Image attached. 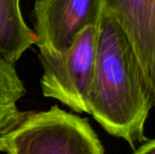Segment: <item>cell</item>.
Here are the masks:
<instances>
[{
	"label": "cell",
	"mask_w": 155,
	"mask_h": 154,
	"mask_svg": "<svg viewBox=\"0 0 155 154\" xmlns=\"http://www.w3.org/2000/svg\"><path fill=\"white\" fill-rule=\"evenodd\" d=\"M155 105L126 34L104 11L96 25V59L89 114L111 135L134 146L145 142V123Z\"/></svg>",
	"instance_id": "1"
},
{
	"label": "cell",
	"mask_w": 155,
	"mask_h": 154,
	"mask_svg": "<svg viewBox=\"0 0 155 154\" xmlns=\"http://www.w3.org/2000/svg\"><path fill=\"white\" fill-rule=\"evenodd\" d=\"M3 140L6 154H104L89 121L58 106L25 113Z\"/></svg>",
	"instance_id": "2"
},
{
	"label": "cell",
	"mask_w": 155,
	"mask_h": 154,
	"mask_svg": "<svg viewBox=\"0 0 155 154\" xmlns=\"http://www.w3.org/2000/svg\"><path fill=\"white\" fill-rule=\"evenodd\" d=\"M40 86L47 98L56 99L76 113H89L88 98L96 59V25L86 28L62 54L39 50Z\"/></svg>",
	"instance_id": "3"
},
{
	"label": "cell",
	"mask_w": 155,
	"mask_h": 154,
	"mask_svg": "<svg viewBox=\"0 0 155 154\" xmlns=\"http://www.w3.org/2000/svg\"><path fill=\"white\" fill-rule=\"evenodd\" d=\"M100 12V0H36L33 8L36 45L39 50L64 53L86 28L97 25Z\"/></svg>",
	"instance_id": "4"
},
{
	"label": "cell",
	"mask_w": 155,
	"mask_h": 154,
	"mask_svg": "<svg viewBox=\"0 0 155 154\" xmlns=\"http://www.w3.org/2000/svg\"><path fill=\"white\" fill-rule=\"evenodd\" d=\"M126 34L155 100V0H100Z\"/></svg>",
	"instance_id": "5"
},
{
	"label": "cell",
	"mask_w": 155,
	"mask_h": 154,
	"mask_svg": "<svg viewBox=\"0 0 155 154\" xmlns=\"http://www.w3.org/2000/svg\"><path fill=\"white\" fill-rule=\"evenodd\" d=\"M36 44V35L22 17L20 0H0V56L15 64Z\"/></svg>",
	"instance_id": "6"
},
{
	"label": "cell",
	"mask_w": 155,
	"mask_h": 154,
	"mask_svg": "<svg viewBox=\"0 0 155 154\" xmlns=\"http://www.w3.org/2000/svg\"><path fill=\"white\" fill-rule=\"evenodd\" d=\"M25 88L14 64L0 56V134L5 135L23 118L25 113L17 103L25 95Z\"/></svg>",
	"instance_id": "7"
},
{
	"label": "cell",
	"mask_w": 155,
	"mask_h": 154,
	"mask_svg": "<svg viewBox=\"0 0 155 154\" xmlns=\"http://www.w3.org/2000/svg\"><path fill=\"white\" fill-rule=\"evenodd\" d=\"M132 154H155V138L151 140H146V143H143Z\"/></svg>",
	"instance_id": "8"
},
{
	"label": "cell",
	"mask_w": 155,
	"mask_h": 154,
	"mask_svg": "<svg viewBox=\"0 0 155 154\" xmlns=\"http://www.w3.org/2000/svg\"><path fill=\"white\" fill-rule=\"evenodd\" d=\"M2 134H0V152H4V140Z\"/></svg>",
	"instance_id": "9"
}]
</instances>
